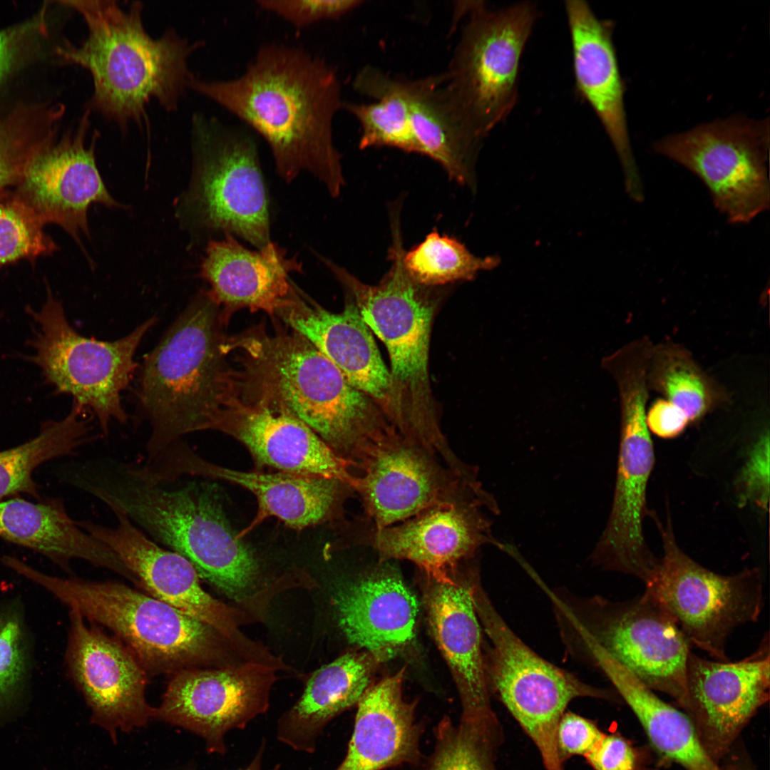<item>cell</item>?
Wrapping results in <instances>:
<instances>
[{
    "instance_id": "d6a6232c",
    "label": "cell",
    "mask_w": 770,
    "mask_h": 770,
    "mask_svg": "<svg viewBox=\"0 0 770 770\" xmlns=\"http://www.w3.org/2000/svg\"><path fill=\"white\" fill-rule=\"evenodd\" d=\"M443 74L401 78L407 120L418 153L440 163L449 177L470 182L479 143L466 131L444 86Z\"/></svg>"
},
{
    "instance_id": "e575fe53",
    "label": "cell",
    "mask_w": 770,
    "mask_h": 770,
    "mask_svg": "<svg viewBox=\"0 0 770 770\" xmlns=\"http://www.w3.org/2000/svg\"><path fill=\"white\" fill-rule=\"evenodd\" d=\"M647 384L650 390L661 394L680 409L689 423L699 421L727 399L724 391L702 369L691 353L668 340L653 346Z\"/></svg>"
},
{
    "instance_id": "f546056e",
    "label": "cell",
    "mask_w": 770,
    "mask_h": 770,
    "mask_svg": "<svg viewBox=\"0 0 770 770\" xmlns=\"http://www.w3.org/2000/svg\"><path fill=\"white\" fill-rule=\"evenodd\" d=\"M398 651L383 648L349 652L317 670L301 698L279 719V740L296 751H314L327 723L357 704L379 667Z\"/></svg>"
},
{
    "instance_id": "f35d334b",
    "label": "cell",
    "mask_w": 770,
    "mask_h": 770,
    "mask_svg": "<svg viewBox=\"0 0 770 770\" xmlns=\"http://www.w3.org/2000/svg\"><path fill=\"white\" fill-rule=\"evenodd\" d=\"M32 211L9 190L0 197V267L21 260L34 263L57 245Z\"/></svg>"
},
{
    "instance_id": "4dcf8cb0",
    "label": "cell",
    "mask_w": 770,
    "mask_h": 770,
    "mask_svg": "<svg viewBox=\"0 0 770 770\" xmlns=\"http://www.w3.org/2000/svg\"><path fill=\"white\" fill-rule=\"evenodd\" d=\"M571 656L610 680L636 716L662 761L677 764L685 770H722L703 749L688 716L661 699L606 652L595 646L585 647Z\"/></svg>"
},
{
    "instance_id": "f6af8a7d",
    "label": "cell",
    "mask_w": 770,
    "mask_h": 770,
    "mask_svg": "<svg viewBox=\"0 0 770 770\" xmlns=\"http://www.w3.org/2000/svg\"><path fill=\"white\" fill-rule=\"evenodd\" d=\"M45 11L21 24L0 30V83L28 53L31 46L46 34Z\"/></svg>"
},
{
    "instance_id": "8992f818",
    "label": "cell",
    "mask_w": 770,
    "mask_h": 770,
    "mask_svg": "<svg viewBox=\"0 0 770 770\" xmlns=\"http://www.w3.org/2000/svg\"><path fill=\"white\" fill-rule=\"evenodd\" d=\"M538 584L550 599L568 653L597 647L653 691L687 704L689 642L669 613L647 591L625 601L582 597Z\"/></svg>"
},
{
    "instance_id": "83f0119b",
    "label": "cell",
    "mask_w": 770,
    "mask_h": 770,
    "mask_svg": "<svg viewBox=\"0 0 770 770\" xmlns=\"http://www.w3.org/2000/svg\"><path fill=\"white\" fill-rule=\"evenodd\" d=\"M405 668L371 684L357 703L346 755L335 770H384L420 762L423 724L403 697Z\"/></svg>"
},
{
    "instance_id": "44dd1931",
    "label": "cell",
    "mask_w": 770,
    "mask_h": 770,
    "mask_svg": "<svg viewBox=\"0 0 770 770\" xmlns=\"http://www.w3.org/2000/svg\"><path fill=\"white\" fill-rule=\"evenodd\" d=\"M347 299L342 312L333 313L292 284L275 316L310 342L352 386L372 399L394 428L403 433L404 413L391 374L370 329L356 305Z\"/></svg>"
},
{
    "instance_id": "bcb514c9",
    "label": "cell",
    "mask_w": 770,
    "mask_h": 770,
    "mask_svg": "<svg viewBox=\"0 0 770 770\" xmlns=\"http://www.w3.org/2000/svg\"><path fill=\"white\" fill-rule=\"evenodd\" d=\"M650 432L662 438H672L682 433L689 424L684 413L670 401H655L646 414Z\"/></svg>"
},
{
    "instance_id": "30bf717a",
    "label": "cell",
    "mask_w": 770,
    "mask_h": 770,
    "mask_svg": "<svg viewBox=\"0 0 770 770\" xmlns=\"http://www.w3.org/2000/svg\"><path fill=\"white\" fill-rule=\"evenodd\" d=\"M480 623L491 642L485 657L489 689L533 741L545 770H564L556 747V729L568 704L577 698L617 702L616 692L589 684L545 659L509 627L482 587L479 573L471 580Z\"/></svg>"
},
{
    "instance_id": "2e32d148",
    "label": "cell",
    "mask_w": 770,
    "mask_h": 770,
    "mask_svg": "<svg viewBox=\"0 0 770 770\" xmlns=\"http://www.w3.org/2000/svg\"><path fill=\"white\" fill-rule=\"evenodd\" d=\"M499 512L496 501L484 490L446 500L403 522L383 528L363 525L355 542L371 547L379 562L406 560L426 576L441 579L479 549L492 544L490 513Z\"/></svg>"
},
{
    "instance_id": "7bdbcfd3",
    "label": "cell",
    "mask_w": 770,
    "mask_h": 770,
    "mask_svg": "<svg viewBox=\"0 0 770 770\" xmlns=\"http://www.w3.org/2000/svg\"><path fill=\"white\" fill-rule=\"evenodd\" d=\"M584 758L593 770H654L646 749L618 732L605 733Z\"/></svg>"
},
{
    "instance_id": "7402d4cb",
    "label": "cell",
    "mask_w": 770,
    "mask_h": 770,
    "mask_svg": "<svg viewBox=\"0 0 770 770\" xmlns=\"http://www.w3.org/2000/svg\"><path fill=\"white\" fill-rule=\"evenodd\" d=\"M69 618L68 672L94 719L113 732L145 724L154 709L145 700L148 675L140 664L117 637L87 625L76 607Z\"/></svg>"
},
{
    "instance_id": "1f68e13d",
    "label": "cell",
    "mask_w": 770,
    "mask_h": 770,
    "mask_svg": "<svg viewBox=\"0 0 770 770\" xmlns=\"http://www.w3.org/2000/svg\"><path fill=\"white\" fill-rule=\"evenodd\" d=\"M334 601L346 638L366 650H400L414 637L417 602L392 570L375 572L342 587Z\"/></svg>"
},
{
    "instance_id": "7c38bea8",
    "label": "cell",
    "mask_w": 770,
    "mask_h": 770,
    "mask_svg": "<svg viewBox=\"0 0 770 770\" xmlns=\"http://www.w3.org/2000/svg\"><path fill=\"white\" fill-rule=\"evenodd\" d=\"M192 131L190 202L199 224L265 247L271 241L270 215L255 138L245 128L202 114L194 115Z\"/></svg>"
},
{
    "instance_id": "ba28073f",
    "label": "cell",
    "mask_w": 770,
    "mask_h": 770,
    "mask_svg": "<svg viewBox=\"0 0 770 770\" xmlns=\"http://www.w3.org/2000/svg\"><path fill=\"white\" fill-rule=\"evenodd\" d=\"M399 228L398 218H393L392 264L376 285L364 284L344 268L321 259L343 285L370 330L386 345L407 433L416 441L430 443L442 433L431 404L428 371L436 299L429 287L418 284L406 271Z\"/></svg>"
},
{
    "instance_id": "603a6c76",
    "label": "cell",
    "mask_w": 770,
    "mask_h": 770,
    "mask_svg": "<svg viewBox=\"0 0 770 770\" xmlns=\"http://www.w3.org/2000/svg\"><path fill=\"white\" fill-rule=\"evenodd\" d=\"M212 430L238 440L260 466L280 472L335 478L355 487L356 475L351 471V464L304 422L279 406L238 393L222 409Z\"/></svg>"
},
{
    "instance_id": "3957f363",
    "label": "cell",
    "mask_w": 770,
    "mask_h": 770,
    "mask_svg": "<svg viewBox=\"0 0 770 770\" xmlns=\"http://www.w3.org/2000/svg\"><path fill=\"white\" fill-rule=\"evenodd\" d=\"M80 490L125 513L150 538L185 558L199 578L235 599L254 585L259 565L234 532L212 489L193 481L155 484L134 463L97 459L83 471Z\"/></svg>"
},
{
    "instance_id": "52a82bcc",
    "label": "cell",
    "mask_w": 770,
    "mask_h": 770,
    "mask_svg": "<svg viewBox=\"0 0 770 770\" xmlns=\"http://www.w3.org/2000/svg\"><path fill=\"white\" fill-rule=\"evenodd\" d=\"M16 571L113 632L147 675H173L212 664L218 657L217 631L148 593L114 581L50 576L25 563Z\"/></svg>"
},
{
    "instance_id": "cb8c5ba5",
    "label": "cell",
    "mask_w": 770,
    "mask_h": 770,
    "mask_svg": "<svg viewBox=\"0 0 770 770\" xmlns=\"http://www.w3.org/2000/svg\"><path fill=\"white\" fill-rule=\"evenodd\" d=\"M111 511L116 518L114 527L90 520H77L78 525L113 550L148 595L235 641L238 632L232 610L203 590L190 562L160 546L123 512Z\"/></svg>"
},
{
    "instance_id": "5bb4252c",
    "label": "cell",
    "mask_w": 770,
    "mask_h": 770,
    "mask_svg": "<svg viewBox=\"0 0 770 770\" xmlns=\"http://www.w3.org/2000/svg\"><path fill=\"white\" fill-rule=\"evenodd\" d=\"M653 150L697 175L731 224H747L769 209L768 119L717 120L663 138Z\"/></svg>"
},
{
    "instance_id": "8fae6325",
    "label": "cell",
    "mask_w": 770,
    "mask_h": 770,
    "mask_svg": "<svg viewBox=\"0 0 770 770\" xmlns=\"http://www.w3.org/2000/svg\"><path fill=\"white\" fill-rule=\"evenodd\" d=\"M26 312L38 324L29 342L34 350L29 359L41 369L55 393L71 395L75 404L91 411L104 435L108 433L112 421L125 423L128 416L120 394L137 367L135 351L156 319L146 320L115 341L88 338L71 327L62 304L48 286L46 300L40 310L28 307Z\"/></svg>"
},
{
    "instance_id": "277c9868",
    "label": "cell",
    "mask_w": 770,
    "mask_h": 770,
    "mask_svg": "<svg viewBox=\"0 0 770 770\" xmlns=\"http://www.w3.org/2000/svg\"><path fill=\"white\" fill-rule=\"evenodd\" d=\"M83 17L88 34L80 45L59 46L57 54L91 74V108L123 130L143 123L145 108L155 99L166 111L177 109L193 78L188 58L201 41L189 43L170 30L152 38L142 21L143 6L123 10L113 1H63Z\"/></svg>"
},
{
    "instance_id": "74e56055",
    "label": "cell",
    "mask_w": 770,
    "mask_h": 770,
    "mask_svg": "<svg viewBox=\"0 0 770 770\" xmlns=\"http://www.w3.org/2000/svg\"><path fill=\"white\" fill-rule=\"evenodd\" d=\"M498 262L496 257L474 256L457 240L441 236L436 231L429 233L403 257L404 268L411 279L429 287L471 279L478 271L491 269Z\"/></svg>"
},
{
    "instance_id": "d4e9b609",
    "label": "cell",
    "mask_w": 770,
    "mask_h": 770,
    "mask_svg": "<svg viewBox=\"0 0 770 770\" xmlns=\"http://www.w3.org/2000/svg\"><path fill=\"white\" fill-rule=\"evenodd\" d=\"M565 10L577 91L597 116L618 155L628 194L641 198L644 188L630 145L612 23L599 19L583 0L566 1Z\"/></svg>"
},
{
    "instance_id": "c3c4849f",
    "label": "cell",
    "mask_w": 770,
    "mask_h": 770,
    "mask_svg": "<svg viewBox=\"0 0 770 770\" xmlns=\"http://www.w3.org/2000/svg\"><path fill=\"white\" fill-rule=\"evenodd\" d=\"M263 751H264V744H262L261 748L259 749V751L257 752V754L256 755L255 759L252 760V761L249 764V766H247L245 769H240V770H262V769H261L262 768L261 763H262V758ZM271 770H277V768L276 767V768L272 769Z\"/></svg>"
},
{
    "instance_id": "ffe728a7",
    "label": "cell",
    "mask_w": 770,
    "mask_h": 770,
    "mask_svg": "<svg viewBox=\"0 0 770 770\" xmlns=\"http://www.w3.org/2000/svg\"><path fill=\"white\" fill-rule=\"evenodd\" d=\"M89 111L74 131L56 139L29 163L12 193L43 225L56 224L78 244L89 236L87 212L93 203L118 204L107 190L97 168L95 133L86 145Z\"/></svg>"
},
{
    "instance_id": "7a4b0ae2",
    "label": "cell",
    "mask_w": 770,
    "mask_h": 770,
    "mask_svg": "<svg viewBox=\"0 0 770 770\" xmlns=\"http://www.w3.org/2000/svg\"><path fill=\"white\" fill-rule=\"evenodd\" d=\"M225 347L240 365L241 396L284 409L353 468L371 446L396 430L372 399L294 331L272 334L259 324L227 337Z\"/></svg>"
},
{
    "instance_id": "484cf974",
    "label": "cell",
    "mask_w": 770,
    "mask_h": 770,
    "mask_svg": "<svg viewBox=\"0 0 770 770\" xmlns=\"http://www.w3.org/2000/svg\"><path fill=\"white\" fill-rule=\"evenodd\" d=\"M476 567L458 568L441 579L426 576L423 598L428 623L459 694L461 716L493 712L490 700L481 625L474 607L471 580Z\"/></svg>"
},
{
    "instance_id": "e0dca14e",
    "label": "cell",
    "mask_w": 770,
    "mask_h": 770,
    "mask_svg": "<svg viewBox=\"0 0 770 770\" xmlns=\"http://www.w3.org/2000/svg\"><path fill=\"white\" fill-rule=\"evenodd\" d=\"M274 681L273 669L260 662L182 670L173 674L153 715L201 736L210 752L224 754L225 734L267 710Z\"/></svg>"
},
{
    "instance_id": "d590c367",
    "label": "cell",
    "mask_w": 770,
    "mask_h": 770,
    "mask_svg": "<svg viewBox=\"0 0 770 770\" xmlns=\"http://www.w3.org/2000/svg\"><path fill=\"white\" fill-rule=\"evenodd\" d=\"M435 736L433 751L425 770H498L497 754L504 734L495 712L461 716L458 724L444 717Z\"/></svg>"
},
{
    "instance_id": "60d3db41",
    "label": "cell",
    "mask_w": 770,
    "mask_h": 770,
    "mask_svg": "<svg viewBox=\"0 0 770 770\" xmlns=\"http://www.w3.org/2000/svg\"><path fill=\"white\" fill-rule=\"evenodd\" d=\"M361 0H258L263 10L280 17L297 29L322 21L337 20L358 8Z\"/></svg>"
},
{
    "instance_id": "836d02e7",
    "label": "cell",
    "mask_w": 770,
    "mask_h": 770,
    "mask_svg": "<svg viewBox=\"0 0 770 770\" xmlns=\"http://www.w3.org/2000/svg\"><path fill=\"white\" fill-rule=\"evenodd\" d=\"M85 414L73 404L65 418L46 421L34 438L0 451V501L21 494L40 498L34 471L51 460L74 455L81 446L92 441Z\"/></svg>"
},
{
    "instance_id": "4316f807",
    "label": "cell",
    "mask_w": 770,
    "mask_h": 770,
    "mask_svg": "<svg viewBox=\"0 0 770 770\" xmlns=\"http://www.w3.org/2000/svg\"><path fill=\"white\" fill-rule=\"evenodd\" d=\"M224 234L222 240L208 242L200 265V277L210 285L207 296L220 307L226 325L242 309L274 317L292 288L289 274L302 272V264L272 241L250 250L233 235Z\"/></svg>"
},
{
    "instance_id": "5b68a950",
    "label": "cell",
    "mask_w": 770,
    "mask_h": 770,
    "mask_svg": "<svg viewBox=\"0 0 770 770\" xmlns=\"http://www.w3.org/2000/svg\"><path fill=\"white\" fill-rule=\"evenodd\" d=\"M220 307L197 295L146 355L137 390L150 433L149 462L186 434L212 430L238 393L237 370L228 364Z\"/></svg>"
},
{
    "instance_id": "ab89813d",
    "label": "cell",
    "mask_w": 770,
    "mask_h": 770,
    "mask_svg": "<svg viewBox=\"0 0 770 770\" xmlns=\"http://www.w3.org/2000/svg\"><path fill=\"white\" fill-rule=\"evenodd\" d=\"M22 616L16 610L0 612V709L9 704L26 679L29 654Z\"/></svg>"
},
{
    "instance_id": "9a60e30c",
    "label": "cell",
    "mask_w": 770,
    "mask_h": 770,
    "mask_svg": "<svg viewBox=\"0 0 770 770\" xmlns=\"http://www.w3.org/2000/svg\"><path fill=\"white\" fill-rule=\"evenodd\" d=\"M362 524L383 528L439 503L483 489L456 476L433 451L394 431L371 446L356 468Z\"/></svg>"
},
{
    "instance_id": "8d00e7d4",
    "label": "cell",
    "mask_w": 770,
    "mask_h": 770,
    "mask_svg": "<svg viewBox=\"0 0 770 770\" xmlns=\"http://www.w3.org/2000/svg\"><path fill=\"white\" fill-rule=\"evenodd\" d=\"M61 106L22 105L0 118V197L13 189L31 160L56 139Z\"/></svg>"
},
{
    "instance_id": "f1b7e54d",
    "label": "cell",
    "mask_w": 770,
    "mask_h": 770,
    "mask_svg": "<svg viewBox=\"0 0 770 770\" xmlns=\"http://www.w3.org/2000/svg\"><path fill=\"white\" fill-rule=\"evenodd\" d=\"M0 537L42 554L66 570L73 560H83L139 587L138 579L120 557L82 529L58 498L34 502L13 497L1 500Z\"/></svg>"
},
{
    "instance_id": "b9f144b4",
    "label": "cell",
    "mask_w": 770,
    "mask_h": 770,
    "mask_svg": "<svg viewBox=\"0 0 770 770\" xmlns=\"http://www.w3.org/2000/svg\"><path fill=\"white\" fill-rule=\"evenodd\" d=\"M740 506L752 503L763 511L769 499V431L764 430L751 446L736 481Z\"/></svg>"
},
{
    "instance_id": "ee69618b",
    "label": "cell",
    "mask_w": 770,
    "mask_h": 770,
    "mask_svg": "<svg viewBox=\"0 0 770 770\" xmlns=\"http://www.w3.org/2000/svg\"><path fill=\"white\" fill-rule=\"evenodd\" d=\"M604 734L595 721L566 711L559 721L555 735L560 761L564 764L575 756L585 757L597 745Z\"/></svg>"
},
{
    "instance_id": "6da1fadb",
    "label": "cell",
    "mask_w": 770,
    "mask_h": 770,
    "mask_svg": "<svg viewBox=\"0 0 770 770\" xmlns=\"http://www.w3.org/2000/svg\"><path fill=\"white\" fill-rule=\"evenodd\" d=\"M190 87L237 117L268 144L286 183L308 171L337 197L345 182L333 122L342 109L341 83L324 58L302 46H260L240 76L192 78Z\"/></svg>"
},
{
    "instance_id": "7dc6e473",
    "label": "cell",
    "mask_w": 770,
    "mask_h": 770,
    "mask_svg": "<svg viewBox=\"0 0 770 770\" xmlns=\"http://www.w3.org/2000/svg\"><path fill=\"white\" fill-rule=\"evenodd\" d=\"M722 770H754L752 765L748 764L747 760H743L741 758H734L728 764L724 767H721Z\"/></svg>"
},
{
    "instance_id": "d6986e66",
    "label": "cell",
    "mask_w": 770,
    "mask_h": 770,
    "mask_svg": "<svg viewBox=\"0 0 770 770\" xmlns=\"http://www.w3.org/2000/svg\"><path fill=\"white\" fill-rule=\"evenodd\" d=\"M153 478L173 483L185 476L227 481L252 492L259 510L252 524L274 516L296 529L338 518L342 504L354 489L335 478L284 472H245L210 463L183 439L165 449L150 465Z\"/></svg>"
},
{
    "instance_id": "4fadbf2b",
    "label": "cell",
    "mask_w": 770,
    "mask_h": 770,
    "mask_svg": "<svg viewBox=\"0 0 770 770\" xmlns=\"http://www.w3.org/2000/svg\"><path fill=\"white\" fill-rule=\"evenodd\" d=\"M663 555L647 590L673 617L689 643L728 661L730 635L756 622L764 607L762 574L747 568L724 575L694 561L677 545L670 525L661 527Z\"/></svg>"
},
{
    "instance_id": "ac0fdd59",
    "label": "cell",
    "mask_w": 770,
    "mask_h": 770,
    "mask_svg": "<svg viewBox=\"0 0 770 770\" xmlns=\"http://www.w3.org/2000/svg\"><path fill=\"white\" fill-rule=\"evenodd\" d=\"M769 635L749 656L737 662L711 661L690 652L686 670L687 704L699 741L716 764L769 699Z\"/></svg>"
},
{
    "instance_id": "9c48e42d",
    "label": "cell",
    "mask_w": 770,
    "mask_h": 770,
    "mask_svg": "<svg viewBox=\"0 0 770 770\" xmlns=\"http://www.w3.org/2000/svg\"><path fill=\"white\" fill-rule=\"evenodd\" d=\"M459 9L468 17L444 86L466 131L481 143L517 102L520 59L538 11L530 1L497 9L468 1Z\"/></svg>"
}]
</instances>
